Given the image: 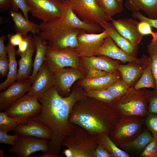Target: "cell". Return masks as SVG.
<instances>
[{"label":"cell","instance_id":"36","mask_svg":"<svg viewBox=\"0 0 157 157\" xmlns=\"http://www.w3.org/2000/svg\"><path fill=\"white\" fill-rule=\"evenodd\" d=\"M10 11L14 12H17L19 9L22 12L24 17L29 20L28 8L25 0H9Z\"/></svg>","mask_w":157,"mask_h":157},{"label":"cell","instance_id":"34","mask_svg":"<svg viewBox=\"0 0 157 157\" xmlns=\"http://www.w3.org/2000/svg\"><path fill=\"white\" fill-rule=\"evenodd\" d=\"M84 94L86 97L104 103H111L115 100L113 95L106 89L88 90Z\"/></svg>","mask_w":157,"mask_h":157},{"label":"cell","instance_id":"24","mask_svg":"<svg viewBox=\"0 0 157 157\" xmlns=\"http://www.w3.org/2000/svg\"><path fill=\"white\" fill-rule=\"evenodd\" d=\"M125 6L133 12L141 10L146 13L148 17L157 18V0H126Z\"/></svg>","mask_w":157,"mask_h":157},{"label":"cell","instance_id":"12","mask_svg":"<svg viewBox=\"0 0 157 157\" xmlns=\"http://www.w3.org/2000/svg\"><path fill=\"white\" fill-rule=\"evenodd\" d=\"M108 36L105 30L98 33H88L83 30L77 36L78 45L74 49L79 56H92Z\"/></svg>","mask_w":157,"mask_h":157},{"label":"cell","instance_id":"25","mask_svg":"<svg viewBox=\"0 0 157 157\" xmlns=\"http://www.w3.org/2000/svg\"><path fill=\"white\" fill-rule=\"evenodd\" d=\"M6 49L9 61V69L6 79L0 84V91L5 90L7 87L14 83L17 77V64L15 58L16 51L15 47L12 46L8 42Z\"/></svg>","mask_w":157,"mask_h":157},{"label":"cell","instance_id":"15","mask_svg":"<svg viewBox=\"0 0 157 157\" xmlns=\"http://www.w3.org/2000/svg\"><path fill=\"white\" fill-rule=\"evenodd\" d=\"M29 80L17 81L0 93V111L5 110L14 105L30 90Z\"/></svg>","mask_w":157,"mask_h":157},{"label":"cell","instance_id":"16","mask_svg":"<svg viewBox=\"0 0 157 157\" xmlns=\"http://www.w3.org/2000/svg\"><path fill=\"white\" fill-rule=\"evenodd\" d=\"M15 134L22 136H32L50 140L52 132L47 126L31 119L18 124L13 131Z\"/></svg>","mask_w":157,"mask_h":157},{"label":"cell","instance_id":"44","mask_svg":"<svg viewBox=\"0 0 157 157\" xmlns=\"http://www.w3.org/2000/svg\"><path fill=\"white\" fill-rule=\"evenodd\" d=\"M9 69V61L7 56L0 57V75L1 77L7 76Z\"/></svg>","mask_w":157,"mask_h":157},{"label":"cell","instance_id":"55","mask_svg":"<svg viewBox=\"0 0 157 157\" xmlns=\"http://www.w3.org/2000/svg\"><path fill=\"white\" fill-rule=\"evenodd\" d=\"M117 1L119 3L123 4V0H117Z\"/></svg>","mask_w":157,"mask_h":157},{"label":"cell","instance_id":"22","mask_svg":"<svg viewBox=\"0 0 157 157\" xmlns=\"http://www.w3.org/2000/svg\"><path fill=\"white\" fill-rule=\"evenodd\" d=\"M10 14L14 23V27L16 33L26 37L29 32L33 34H39L40 32V25L30 21L17 12L10 11Z\"/></svg>","mask_w":157,"mask_h":157},{"label":"cell","instance_id":"1","mask_svg":"<svg viewBox=\"0 0 157 157\" xmlns=\"http://www.w3.org/2000/svg\"><path fill=\"white\" fill-rule=\"evenodd\" d=\"M83 98L82 93L76 91L68 96L63 97L53 87L38 98L42 106L41 111L31 119L51 129L52 137L49 141L48 152L57 157H59L63 139L72 134L77 126L69 122V116L75 103Z\"/></svg>","mask_w":157,"mask_h":157},{"label":"cell","instance_id":"41","mask_svg":"<svg viewBox=\"0 0 157 157\" xmlns=\"http://www.w3.org/2000/svg\"><path fill=\"white\" fill-rule=\"evenodd\" d=\"M8 132L0 129V143L13 146L14 145L15 140L19 136L16 134L9 135L7 133Z\"/></svg>","mask_w":157,"mask_h":157},{"label":"cell","instance_id":"8","mask_svg":"<svg viewBox=\"0 0 157 157\" xmlns=\"http://www.w3.org/2000/svg\"><path fill=\"white\" fill-rule=\"evenodd\" d=\"M73 11L82 20L100 25L111 19L97 5L96 0H67Z\"/></svg>","mask_w":157,"mask_h":157},{"label":"cell","instance_id":"3","mask_svg":"<svg viewBox=\"0 0 157 157\" xmlns=\"http://www.w3.org/2000/svg\"><path fill=\"white\" fill-rule=\"evenodd\" d=\"M39 25L38 34L48 41V46L61 49L76 48L78 45L77 36L83 30L71 27L60 18L42 22Z\"/></svg>","mask_w":157,"mask_h":157},{"label":"cell","instance_id":"50","mask_svg":"<svg viewBox=\"0 0 157 157\" xmlns=\"http://www.w3.org/2000/svg\"><path fill=\"white\" fill-rule=\"evenodd\" d=\"M6 37L3 35L0 37V57L7 56L6 47L5 46L4 42Z\"/></svg>","mask_w":157,"mask_h":157},{"label":"cell","instance_id":"49","mask_svg":"<svg viewBox=\"0 0 157 157\" xmlns=\"http://www.w3.org/2000/svg\"><path fill=\"white\" fill-rule=\"evenodd\" d=\"M148 51L150 57L157 55V38H153L147 46Z\"/></svg>","mask_w":157,"mask_h":157},{"label":"cell","instance_id":"26","mask_svg":"<svg viewBox=\"0 0 157 157\" xmlns=\"http://www.w3.org/2000/svg\"><path fill=\"white\" fill-rule=\"evenodd\" d=\"M119 80V77L115 73L94 78H87L83 80L82 84L86 91L93 90L106 89L111 84Z\"/></svg>","mask_w":157,"mask_h":157},{"label":"cell","instance_id":"28","mask_svg":"<svg viewBox=\"0 0 157 157\" xmlns=\"http://www.w3.org/2000/svg\"><path fill=\"white\" fill-rule=\"evenodd\" d=\"M154 138L151 133L148 130L144 131L130 141L116 145L125 149L142 151L144 150Z\"/></svg>","mask_w":157,"mask_h":157},{"label":"cell","instance_id":"21","mask_svg":"<svg viewBox=\"0 0 157 157\" xmlns=\"http://www.w3.org/2000/svg\"><path fill=\"white\" fill-rule=\"evenodd\" d=\"M33 38L36 48V54L33 65V71L29 79L31 84L45 60L48 45L46 40L39 35L33 34Z\"/></svg>","mask_w":157,"mask_h":157},{"label":"cell","instance_id":"53","mask_svg":"<svg viewBox=\"0 0 157 157\" xmlns=\"http://www.w3.org/2000/svg\"><path fill=\"white\" fill-rule=\"evenodd\" d=\"M40 157H57V156L53 154L48 152H44L41 155Z\"/></svg>","mask_w":157,"mask_h":157},{"label":"cell","instance_id":"43","mask_svg":"<svg viewBox=\"0 0 157 157\" xmlns=\"http://www.w3.org/2000/svg\"><path fill=\"white\" fill-rule=\"evenodd\" d=\"M132 15L134 18L138 19L140 21L145 22L149 24L151 27H153L157 29V19H152L147 17L139 11L132 12Z\"/></svg>","mask_w":157,"mask_h":157},{"label":"cell","instance_id":"40","mask_svg":"<svg viewBox=\"0 0 157 157\" xmlns=\"http://www.w3.org/2000/svg\"><path fill=\"white\" fill-rule=\"evenodd\" d=\"M34 42L33 39L31 35L24 37L23 40L18 46L16 54L20 56L23 54L28 50Z\"/></svg>","mask_w":157,"mask_h":157},{"label":"cell","instance_id":"27","mask_svg":"<svg viewBox=\"0 0 157 157\" xmlns=\"http://www.w3.org/2000/svg\"><path fill=\"white\" fill-rule=\"evenodd\" d=\"M84 59L89 69H95L106 72L110 74L113 73L119 66L116 63L103 56H85Z\"/></svg>","mask_w":157,"mask_h":157},{"label":"cell","instance_id":"48","mask_svg":"<svg viewBox=\"0 0 157 157\" xmlns=\"http://www.w3.org/2000/svg\"><path fill=\"white\" fill-rule=\"evenodd\" d=\"M150 58L151 70L156 83L155 89L157 90V55L153 56Z\"/></svg>","mask_w":157,"mask_h":157},{"label":"cell","instance_id":"2","mask_svg":"<svg viewBox=\"0 0 157 157\" xmlns=\"http://www.w3.org/2000/svg\"><path fill=\"white\" fill-rule=\"evenodd\" d=\"M119 117L110 106L90 103L75 104L70 115L69 121L90 134L97 135L103 133H109L114 121Z\"/></svg>","mask_w":157,"mask_h":157},{"label":"cell","instance_id":"23","mask_svg":"<svg viewBox=\"0 0 157 157\" xmlns=\"http://www.w3.org/2000/svg\"><path fill=\"white\" fill-rule=\"evenodd\" d=\"M36 51L34 42L30 48L20 56L19 61V67L18 69L16 81H25L28 79L33 71L32 56Z\"/></svg>","mask_w":157,"mask_h":157},{"label":"cell","instance_id":"37","mask_svg":"<svg viewBox=\"0 0 157 157\" xmlns=\"http://www.w3.org/2000/svg\"><path fill=\"white\" fill-rule=\"evenodd\" d=\"M146 116L145 123L148 129L153 138L157 139V114L149 113Z\"/></svg>","mask_w":157,"mask_h":157},{"label":"cell","instance_id":"54","mask_svg":"<svg viewBox=\"0 0 157 157\" xmlns=\"http://www.w3.org/2000/svg\"><path fill=\"white\" fill-rule=\"evenodd\" d=\"M4 156V151L1 149H0V157H3Z\"/></svg>","mask_w":157,"mask_h":157},{"label":"cell","instance_id":"33","mask_svg":"<svg viewBox=\"0 0 157 157\" xmlns=\"http://www.w3.org/2000/svg\"><path fill=\"white\" fill-rule=\"evenodd\" d=\"M129 85L122 79L118 80L111 84L106 90L113 95L115 100H117L128 92Z\"/></svg>","mask_w":157,"mask_h":157},{"label":"cell","instance_id":"10","mask_svg":"<svg viewBox=\"0 0 157 157\" xmlns=\"http://www.w3.org/2000/svg\"><path fill=\"white\" fill-rule=\"evenodd\" d=\"M78 56V53L73 48L68 47L61 49L48 46L45 61L55 72L65 67H77Z\"/></svg>","mask_w":157,"mask_h":157},{"label":"cell","instance_id":"17","mask_svg":"<svg viewBox=\"0 0 157 157\" xmlns=\"http://www.w3.org/2000/svg\"><path fill=\"white\" fill-rule=\"evenodd\" d=\"M112 24L122 35L137 46L142 39L143 35L139 31L138 22L131 18H122L111 20Z\"/></svg>","mask_w":157,"mask_h":157},{"label":"cell","instance_id":"18","mask_svg":"<svg viewBox=\"0 0 157 157\" xmlns=\"http://www.w3.org/2000/svg\"><path fill=\"white\" fill-rule=\"evenodd\" d=\"M95 56H104L119 60L122 63L126 62L140 63V60L129 55L119 47L109 36L106 37L100 47L94 53Z\"/></svg>","mask_w":157,"mask_h":157},{"label":"cell","instance_id":"31","mask_svg":"<svg viewBox=\"0 0 157 157\" xmlns=\"http://www.w3.org/2000/svg\"><path fill=\"white\" fill-rule=\"evenodd\" d=\"M145 88L155 89L156 88V83L151 69L150 57L149 59L147 65L144 69L141 77L134 87L136 90Z\"/></svg>","mask_w":157,"mask_h":157},{"label":"cell","instance_id":"42","mask_svg":"<svg viewBox=\"0 0 157 157\" xmlns=\"http://www.w3.org/2000/svg\"><path fill=\"white\" fill-rule=\"evenodd\" d=\"M151 26L148 23L143 21H140L138 22V28L140 32L143 35L150 34L153 38H157V33L153 32Z\"/></svg>","mask_w":157,"mask_h":157},{"label":"cell","instance_id":"6","mask_svg":"<svg viewBox=\"0 0 157 157\" xmlns=\"http://www.w3.org/2000/svg\"><path fill=\"white\" fill-rule=\"evenodd\" d=\"M144 119L137 116L116 119L110 133V138L116 144L131 140L142 128Z\"/></svg>","mask_w":157,"mask_h":157},{"label":"cell","instance_id":"20","mask_svg":"<svg viewBox=\"0 0 157 157\" xmlns=\"http://www.w3.org/2000/svg\"><path fill=\"white\" fill-rule=\"evenodd\" d=\"M100 25L108 32L109 36L119 47L129 55L135 57L137 46L133 45L129 40L119 34L112 23L106 22Z\"/></svg>","mask_w":157,"mask_h":157},{"label":"cell","instance_id":"46","mask_svg":"<svg viewBox=\"0 0 157 157\" xmlns=\"http://www.w3.org/2000/svg\"><path fill=\"white\" fill-rule=\"evenodd\" d=\"M88 77L89 78H94L102 77L110 73L101 70L95 69H89Z\"/></svg>","mask_w":157,"mask_h":157},{"label":"cell","instance_id":"7","mask_svg":"<svg viewBox=\"0 0 157 157\" xmlns=\"http://www.w3.org/2000/svg\"><path fill=\"white\" fill-rule=\"evenodd\" d=\"M38 101L37 97L25 94L4 112L18 124H21L40 113L42 106Z\"/></svg>","mask_w":157,"mask_h":157},{"label":"cell","instance_id":"29","mask_svg":"<svg viewBox=\"0 0 157 157\" xmlns=\"http://www.w3.org/2000/svg\"><path fill=\"white\" fill-rule=\"evenodd\" d=\"M98 143L102 145L113 157H130L127 153L119 148L110 138L109 133H103L97 135Z\"/></svg>","mask_w":157,"mask_h":157},{"label":"cell","instance_id":"14","mask_svg":"<svg viewBox=\"0 0 157 157\" xmlns=\"http://www.w3.org/2000/svg\"><path fill=\"white\" fill-rule=\"evenodd\" d=\"M61 19L71 27L85 31L88 33H98L104 30L99 24L82 20L74 13L67 0H61Z\"/></svg>","mask_w":157,"mask_h":157},{"label":"cell","instance_id":"4","mask_svg":"<svg viewBox=\"0 0 157 157\" xmlns=\"http://www.w3.org/2000/svg\"><path fill=\"white\" fill-rule=\"evenodd\" d=\"M129 89L128 92L110 106L120 117L137 116L144 117L149 113L146 93Z\"/></svg>","mask_w":157,"mask_h":157},{"label":"cell","instance_id":"19","mask_svg":"<svg viewBox=\"0 0 157 157\" xmlns=\"http://www.w3.org/2000/svg\"><path fill=\"white\" fill-rule=\"evenodd\" d=\"M55 87L59 94L66 93L69 91L74 83L80 78L81 75L78 72L70 69H59L55 72Z\"/></svg>","mask_w":157,"mask_h":157},{"label":"cell","instance_id":"47","mask_svg":"<svg viewBox=\"0 0 157 157\" xmlns=\"http://www.w3.org/2000/svg\"><path fill=\"white\" fill-rule=\"evenodd\" d=\"M94 157H113L101 144H99L94 152Z\"/></svg>","mask_w":157,"mask_h":157},{"label":"cell","instance_id":"51","mask_svg":"<svg viewBox=\"0 0 157 157\" xmlns=\"http://www.w3.org/2000/svg\"><path fill=\"white\" fill-rule=\"evenodd\" d=\"M0 8L3 11H6L10 9L9 0H0Z\"/></svg>","mask_w":157,"mask_h":157},{"label":"cell","instance_id":"30","mask_svg":"<svg viewBox=\"0 0 157 157\" xmlns=\"http://www.w3.org/2000/svg\"><path fill=\"white\" fill-rule=\"evenodd\" d=\"M98 6L111 21L112 17L122 11L123 6L117 0H96Z\"/></svg>","mask_w":157,"mask_h":157},{"label":"cell","instance_id":"39","mask_svg":"<svg viewBox=\"0 0 157 157\" xmlns=\"http://www.w3.org/2000/svg\"><path fill=\"white\" fill-rule=\"evenodd\" d=\"M141 157H157V139H154L146 147L140 155Z\"/></svg>","mask_w":157,"mask_h":157},{"label":"cell","instance_id":"52","mask_svg":"<svg viewBox=\"0 0 157 157\" xmlns=\"http://www.w3.org/2000/svg\"><path fill=\"white\" fill-rule=\"evenodd\" d=\"M63 154L67 157H74L72 151L70 149H65L63 152Z\"/></svg>","mask_w":157,"mask_h":157},{"label":"cell","instance_id":"5","mask_svg":"<svg viewBox=\"0 0 157 157\" xmlns=\"http://www.w3.org/2000/svg\"><path fill=\"white\" fill-rule=\"evenodd\" d=\"M99 143L97 135H92L77 126L72 134L63 139L62 145L72 151L74 157H94Z\"/></svg>","mask_w":157,"mask_h":157},{"label":"cell","instance_id":"32","mask_svg":"<svg viewBox=\"0 0 157 157\" xmlns=\"http://www.w3.org/2000/svg\"><path fill=\"white\" fill-rule=\"evenodd\" d=\"M118 69L121 73L122 80L130 85L141 74V67L131 64L120 65Z\"/></svg>","mask_w":157,"mask_h":157},{"label":"cell","instance_id":"35","mask_svg":"<svg viewBox=\"0 0 157 157\" xmlns=\"http://www.w3.org/2000/svg\"><path fill=\"white\" fill-rule=\"evenodd\" d=\"M18 125L17 121L5 112L0 113V129L7 131H14Z\"/></svg>","mask_w":157,"mask_h":157},{"label":"cell","instance_id":"11","mask_svg":"<svg viewBox=\"0 0 157 157\" xmlns=\"http://www.w3.org/2000/svg\"><path fill=\"white\" fill-rule=\"evenodd\" d=\"M49 140L32 136H19L14 145L8 150L12 154L19 157H27L35 152L42 151L44 152L49 150Z\"/></svg>","mask_w":157,"mask_h":157},{"label":"cell","instance_id":"38","mask_svg":"<svg viewBox=\"0 0 157 157\" xmlns=\"http://www.w3.org/2000/svg\"><path fill=\"white\" fill-rule=\"evenodd\" d=\"M149 104L148 109L149 113L157 114V90L146 92Z\"/></svg>","mask_w":157,"mask_h":157},{"label":"cell","instance_id":"13","mask_svg":"<svg viewBox=\"0 0 157 157\" xmlns=\"http://www.w3.org/2000/svg\"><path fill=\"white\" fill-rule=\"evenodd\" d=\"M55 72L45 61L36 75L27 95L38 98L53 87L55 83Z\"/></svg>","mask_w":157,"mask_h":157},{"label":"cell","instance_id":"9","mask_svg":"<svg viewBox=\"0 0 157 157\" xmlns=\"http://www.w3.org/2000/svg\"><path fill=\"white\" fill-rule=\"evenodd\" d=\"M28 11L42 22L61 18V0H25Z\"/></svg>","mask_w":157,"mask_h":157},{"label":"cell","instance_id":"45","mask_svg":"<svg viewBox=\"0 0 157 157\" xmlns=\"http://www.w3.org/2000/svg\"><path fill=\"white\" fill-rule=\"evenodd\" d=\"M8 37V42L15 47L18 46L24 38L22 35L19 33H16L15 34H9Z\"/></svg>","mask_w":157,"mask_h":157}]
</instances>
